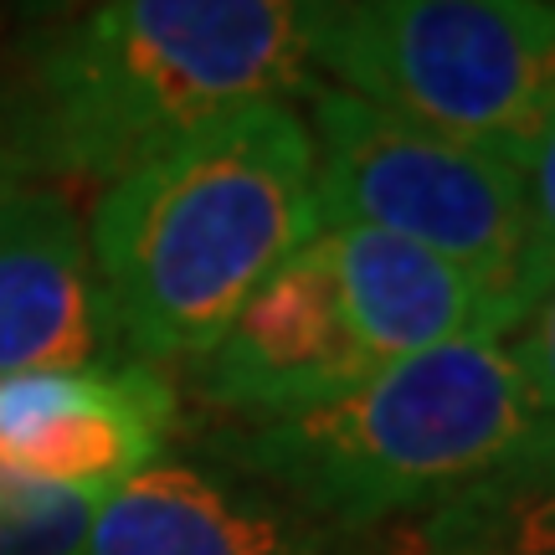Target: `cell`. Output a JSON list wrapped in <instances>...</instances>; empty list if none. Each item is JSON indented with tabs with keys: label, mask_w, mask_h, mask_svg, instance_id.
Instances as JSON below:
<instances>
[{
	"label": "cell",
	"mask_w": 555,
	"mask_h": 555,
	"mask_svg": "<svg viewBox=\"0 0 555 555\" xmlns=\"http://www.w3.org/2000/svg\"><path fill=\"white\" fill-rule=\"evenodd\" d=\"M345 0H99L16 37L0 129L21 180L114 185L247 103H298Z\"/></svg>",
	"instance_id": "6da1fadb"
},
{
	"label": "cell",
	"mask_w": 555,
	"mask_h": 555,
	"mask_svg": "<svg viewBox=\"0 0 555 555\" xmlns=\"http://www.w3.org/2000/svg\"><path fill=\"white\" fill-rule=\"evenodd\" d=\"M88 494L0 478V555H88Z\"/></svg>",
	"instance_id": "8fae6325"
},
{
	"label": "cell",
	"mask_w": 555,
	"mask_h": 555,
	"mask_svg": "<svg viewBox=\"0 0 555 555\" xmlns=\"http://www.w3.org/2000/svg\"><path fill=\"white\" fill-rule=\"evenodd\" d=\"M319 227H365L422 247L489 288L504 330L525 288V176L509 159L442 139L314 82L309 93Z\"/></svg>",
	"instance_id": "8992f818"
},
{
	"label": "cell",
	"mask_w": 555,
	"mask_h": 555,
	"mask_svg": "<svg viewBox=\"0 0 555 555\" xmlns=\"http://www.w3.org/2000/svg\"><path fill=\"white\" fill-rule=\"evenodd\" d=\"M176 422V380L144 360L5 376L0 478L103 499L170 448Z\"/></svg>",
	"instance_id": "52a82bcc"
},
{
	"label": "cell",
	"mask_w": 555,
	"mask_h": 555,
	"mask_svg": "<svg viewBox=\"0 0 555 555\" xmlns=\"http://www.w3.org/2000/svg\"><path fill=\"white\" fill-rule=\"evenodd\" d=\"M356 540L221 457L170 448L108 489L88 525V555H356Z\"/></svg>",
	"instance_id": "9c48e42d"
},
{
	"label": "cell",
	"mask_w": 555,
	"mask_h": 555,
	"mask_svg": "<svg viewBox=\"0 0 555 555\" xmlns=\"http://www.w3.org/2000/svg\"><path fill=\"white\" fill-rule=\"evenodd\" d=\"M468 335H504L483 283L365 227H319L191 360V391L237 422H278Z\"/></svg>",
	"instance_id": "277c9868"
},
{
	"label": "cell",
	"mask_w": 555,
	"mask_h": 555,
	"mask_svg": "<svg viewBox=\"0 0 555 555\" xmlns=\"http://www.w3.org/2000/svg\"><path fill=\"white\" fill-rule=\"evenodd\" d=\"M314 232L304 108L247 103L103 185L88 247L124 350L165 371L206 356Z\"/></svg>",
	"instance_id": "7a4b0ae2"
},
{
	"label": "cell",
	"mask_w": 555,
	"mask_h": 555,
	"mask_svg": "<svg viewBox=\"0 0 555 555\" xmlns=\"http://www.w3.org/2000/svg\"><path fill=\"white\" fill-rule=\"evenodd\" d=\"M525 237H530V247H525L519 309L530 304V294L545 278H555V114L525 159Z\"/></svg>",
	"instance_id": "4fadbf2b"
},
{
	"label": "cell",
	"mask_w": 555,
	"mask_h": 555,
	"mask_svg": "<svg viewBox=\"0 0 555 555\" xmlns=\"http://www.w3.org/2000/svg\"><path fill=\"white\" fill-rule=\"evenodd\" d=\"M88 5H99V0H0V31H41V26H57V21L78 16Z\"/></svg>",
	"instance_id": "5bb4252c"
},
{
	"label": "cell",
	"mask_w": 555,
	"mask_h": 555,
	"mask_svg": "<svg viewBox=\"0 0 555 555\" xmlns=\"http://www.w3.org/2000/svg\"><path fill=\"white\" fill-rule=\"evenodd\" d=\"M324 78L525 176L555 114V0H345L319 47Z\"/></svg>",
	"instance_id": "5b68a950"
},
{
	"label": "cell",
	"mask_w": 555,
	"mask_h": 555,
	"mask_svg": "<svg viewBox=\"0 0 555 555\" xmlns=\"http://www.w3.org/2000/svg\"><path fill=\"white\" fill-rule=\"evenodd\" d=\"M11 180H21V176H16V165H11V150H5V129H0V185H11Z\"/></svg>",
	"instance_id": "9a60e30c"
},
{
	"label": "cell",
	"mask_w": 555,
	"mask_h": 555,
	"mask_svg": "<svg viewBox=\"0 0 555 555\" xmlns=\"http://www.w3.org/2000/svg\"><path fill=\"white\" fill-rule=\"evenodd\" d=\"M499 350L509 356L525 401L540 422L555 416V278H545L530 304L515 314V324L499 335Z\"/></svg>",
	"instance_id": "7c38bea8"
},
{
	"label": "cell",
	"mask_w": 555,
	"mask_h": 555,
	"mask_svg": "<svg viewBox=\"0 0 555 555\" xmlns=\"http://www.w3.org/2000/svg\"><path fill=\"white\" fill-rule=\"evenodd\" d=\"M124 360L134 356L124 350L73 196L41 180L0 185V380Z\"/></svg>",
	"instance_id": "ba28073f"
},
{
	"label": "cell",
	"mask_w": 555,
	"mask_h": 555,
	"mask_svg": "<svg viewBox=\"0 0 555 555\" xmlns=\"http://www.w3.org/2000/svg\"><path fill=\"white\" fill-rule=\"evenodd\" d=\"M427 545L442 555H555V416L427 519Z\"/></svg>",
	"instance_id": "30bf717a"
},
{
	"label": "cell",
	"mask_w": 555,
	"mask_h": 555,
	"mask_svg": "<svg viewBox=\"0 0 555 555\" xmlns=\"http://www.w3.org/2000/svg\"><path fill=\"white\" fill-rule=\"evenodd\" d=\"M540 416L499 339H453L401 360L330 406L221 433L211 457L268 483L339 535L437 515L494 474Z\"/></svg>",
	"instance_id": "3957f363"
}]
</instances>
